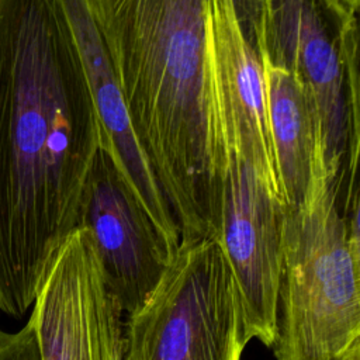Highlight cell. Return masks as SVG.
<instances>
[{
	"mask_svg": "<svg viewBox=\"0 0 360 360\" xmlns=\"http://www.w3.org/2000/svg\"><path fill=\"white\" fill-rule=\"evenodd\" d=\"M1 333H3V330H1V329H0V336H1Z\"/></svg>",
	"mask_w": 360,
	"mask_h": 360,
	"instance_id": "cell-15",
	"label": "cell"
},
{
	"mask_svg": "<svg viewBox=\"0 0 360 360\" xmlns=\"http://www.w3.org/2000/svg\"><path fill=\"white\" fill-rule=\"evenodd\" d=\"M240 294L217 240L181 243L122 330L121 360H240L250 342Z\"/></svg>",
	"mask_w": 360,
	"mask_h": 360,
	"instance_id": "cell-4",
	"label": "cell"
},
{
	"mask_svg": "<svg viewBox=\"0 0 360 360\" xmlns=\"http://www.w3.org/2000/svg\"><path fill=\"white\" fill-rule=\"evenodd\" d=\"M259 58L300 77L314 93L328 160L343 163L347 146L346 76L338 34L318 0H263Z\"/></svg>",
	"mask_w": 360,
	"mask_h": 360,
	"instance_id": "cell-9",
	"label": "cell"
},
{
	"mask_svg": "<svg viewBox=\"0 0 360 360\" xmlns=\"http://www.w3.org/2000/svg\"><path fill=\"white\" fill-rule=\"evenodd\" d=\"M262 4L263 0H233V7L242 31L255 49L262 21Z\"/></svg>",
	"mask_w": 360,
	"mask_h": 360,
	"instance_id": "cell-13",
	"label": "cell"
},
{
	"mask_svg": "<svg viewBox=\"0 0 360 360\" xmlns=\"http://www.w3.org/2000/svg\"><path fill=\"white\" fill-rule=\"evenodd\" d=\"M180 245L218 240L222 167L205 60V0H86Z\"/></svg>",
	"mask_w": 360,
	"mask_h": 360,
	"instance_id": "cell-2",
	"label": "cell"
},
{
	"mask_svg": "<svg viewBox=\"0 0 360 360\" xmlns=\"http://www.w3.org/2000/svg\"><path fill=\"white\" fill-rule=\"evenodd\" d=\"M340 174L319 134L304 195L283 208L276 360H360L359 202L343 208Z\"/></svg>",
	"mask_w": 360,
	"mask_h": 360,
	"instance_id": "cell-3",
	"label": "cell"
},
{
	"mask_svg": "<svg viewBox=\"0 0 360 360\" xmlns=\"http://www.w3.org/2000/svg\"><path fill=\"white\" fill-rule=\"evenodd\" d=\"M79 228L91 238L112 298L127 315L136 312L159 285L179 246L142 207L107 138L91 172Z\"/></svg>",
	"mask_w": 360,
	"mask_h": 360,
	"instance_id": "cell-6",
	"label": "cell"
},
{
	"mask_svg": "<svg viewBox=\"0 0 360 360\" xmlns=\"http://www.w3.org/2000/svg\"><path fill=\"white\" fill-rule=\"evenodd\" d=\"M0 360H41L37 332L30 319L18 332L1 333Z\"/></svg>",
	"mask_w": 360,
	"mask_h": 360,
	"instance_id": "cell-12",
	"label": "cell"
},
{
	"mask_svg": "<svg viewBox=\"0 0 360 360\" xmlns=\"http://www.w3.org/2000/svg\"><path fill=\"white\" fill-rule=\"evenodd\" d=\"M318 3L330 15L335 30L357 22L360 0H318Z\"/></svg>",
	"mask_w": 360,
	"mask_h": 360,
	"instance_id": "cell-14",
	"label": "cell"
},
{
	"mask_svg": "<svg viewBox=\"0 0 360 360\" xmlns=\"http://www.w3.org/2000/svg\"><path fill=\"white\" fill-rule=\"evenodd\" d=\"M218 245L238 285L250 339L274 345L283 255V205L253 169L229 159L221 180Z\"/></svg>",
	"mask_w": 360,
	"mask_h": 360,
	"instance_id": "cell-8",
	"label": "cell"
},
{
	"mask_svg": "<svg viewBox=\"0 0 360 360\" xmlns=\"http://www.w3.org/2000/svg\"><path fill=\"white\" fill-rule=\"evenodd\" d=\"M32 305L41 360H121L124 312L84 228L70 235Z\"/></svg>",
	"mask_w": 360,
	"mask_h": 360,
	"instance_id": "cell-7",
	"label": "cell"
},
{
	"mask_svg": "<svg viewBox=\"0 0 360 360\" xmlns=\"http://www.w3.org/2000/svg\"><path fill=\"white\" fill-rule=\"evenodd\" d=\"M105 139L58 0H0V311L20 318L79 229Z\"/></svg>",
	"mask_w": 360,
	"mask_h": 360,
	"instance_id": "cell-1",
	"label": "cell"
},
{
	"mask_svg": "<svg viewBox=\"0 0 360 360\" xmlns=\"http://www.w3.org/2000/svg\"><path fill=\"white\" fill-rule=\"evenodd\" d=\"M58 1L69 24L101 128L120 169L158 228L180 246L177 226L136 142L125 101L86 0Z\"/></svg>",
	"mask_w": 360,
	"mask_h": 360,
	"instance_id": "cell-10",
	"label": "cell"
},
{
	"mask_svg": "<svg viewBox=\"0 0 360 360\" xmlns=\"http://www.w3.org/2000/svg\"><path fill=\"white\" fill-rule=\"evenodd\" d=\"M271 136L285 205L295 204L308 184L314 148L321 134L318 105L311 89L295 75L259 58Z\"/></svg>",
	"mask_w": 360,
	"mask_h": 360,
	"instance_id": "cell-11",
	"label": "cell"
},
{
	"mask_svg": "<svg viewBox=\"0 0 360 360\" xmlns=\"http://www.w3.org/2000/svg\"><path fill=\"white\" fill-rule=\"evenodd\" d=\"M205 60L211 121L222 176L229 159L242 160L285 207L267 117L262 63L242 31L233 0H205Z\"/></svg>",
	"mask_w": 360,
	"mask_h": 360,
	"instance_id": "cell-5",
	"label": "cell"
}]
</instances>
